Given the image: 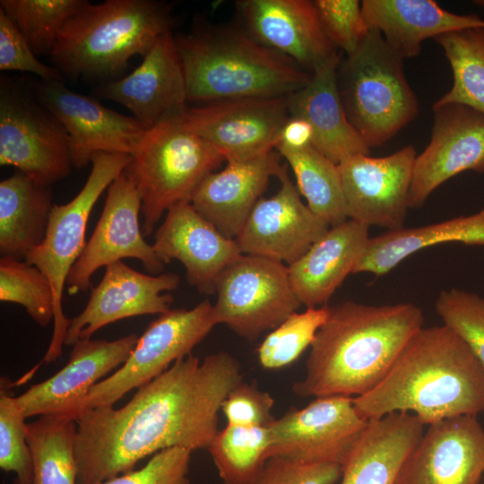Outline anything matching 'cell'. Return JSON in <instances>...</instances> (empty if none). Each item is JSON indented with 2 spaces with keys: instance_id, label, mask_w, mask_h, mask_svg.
I'll return each instance as SVG.
<instances>
[{
  "instance_id": "603a6c76",
  "label": "cell",
  "mask_w": 484,
  "mask_h": 484,
  "mask_svg": "<svg viewBox=\"0 0 484 484\" xmlns=\"http://www.w3.org/2000/svg\"><path fill=\"white\" fill-rule=\"evenodd\" d=\"M138 338L131 333L115 341L78 340L61 370L17 397L25 417L65 414L75 418L88 392L125 362Z\"/></svg>"
},
{
  "instance_id": "e575fe53",
  "label": "cell",
  "mask_w": 484,
  "mask_h": 484,
  "mask_svg": "<svg viewBox=\"0 0 484 484\" xmlns=\"http://www.w3.org/2000/svg\"><path fill=\"white\" fill-rule=\"evenodd\" d=\"M268 427L227 424L208 447L223 484H249L268 459Z\"/></svg>"
},
{
  "instance_id": "f6af8a7d",
  "label": "cell",
  "mask_w": 484,
  "mask_h": 484,
  "mask_svg": "<svg viewBox=\"0 0 484 484\" xmlns=\"http://www.w3.org/2000/svg\"><path fill=\"white\" fill-rule=\"evenodd\" d=\"M274 400L255 383H238L221 405L227 424L242 427H269L276 418L272 415Z\"/></svg>"
},
{
  "instance_id": "44dd1931",
  "label": "cell",
  "mask_w": 484,
  "mask_h": 484,
  "mask_svg": "<svg viewBox=\"0 0 484 484\" xmlns=\"http://www.w3.org/2000/svg\"><path fill=\"white\" fill-rule=\"evenodd\" d=\"M484 472V428L474 415L428 425L395 484H479Z\"/></svg>"
},
{
  "instance_id": "1f68e13d",
  "label": "cell",
  "mask_w": 484,
  "mask_h": 484,
  "mask_svg": "<svg viewBox=\"0 0 484 484\" xmlns=\"http://www.w3.org/2000/svg\"><path fill=\"white\" fill-rule=\"evenodd\" d=\"M290 166L307 205L329 227L346 221L347 206L337 164L313 146L277 150Z\"/></svg>"
},
{
  "instance_id": "d6986e66",
  "label": "cell",
  "mask_w": 484,
  "mask_h": 484,
  "mask_svg": "<svg viewBox=\"0 0 484 484\" xmlns=\"http://www.w3.org/2000/svg\"><path fill=\"white\" fill-rule=\"evenodd\" d=\"M96 92L126 108L146 129L180 117L188 108L187 85L175 35L161 36L131 73Z\"/></svg>"
},
{
  "instance_id": "4dcf8cb0",
  "label": "cell",
  "mask_w": 484,
  "mask_h": 484,
  "mask_svg": "<svg viewBox=\"0 0 484 484\" xmlns=\"http://www.w3.org/2000/svg\"><path fill=\"white\" fill-rule=\"evenodd\" d=\"M52 203L49 186L17 171L0 182V254L24 259L44 240Z\"/></svg>"
},
{
  "instance_id": "9a60e30c",
  "label": "cell",
  "mask_w": 484,
  "mask_h": 484,
  "mask_svg": "<svg viewBox=\"0 0 484 484\" xmlns=\"http://www.w3.org/2000/svg\"><path fill=\"white\" fill-rule=\"evenodd\" d=\"M140 212L138 191L123 171L108 186L98 223L67 276L70 295L86 291L97 270L124 258L140 260L151 273L162 271L164 264L141 231Z\"/></svg>"
},
{
  "instance_id": "484cf974",
  "label": "cell",
  "mask_w": 484,
  "mask_h": 484,
  "mask_svg": "<svg viewBox=\"0 0 484 484\" xmlns=\"http://www.w3.org/2000/svg\"><path fill=\"white\" fill-rule=\"evenodd\" d=\"M341 57L340 52L334 54L312 73L307 85L288 96L290 116L310 124L312 146L337 165L349 157L370 152L349 122L341 99L337 69Z\"/></svg>"
},
{
  "instance_id": "d590c367",
  "label": "cell",
  "mask_w": 484,
  "mask_h": 484,
  "mask_svg": "<svg viewBox=\"0 0 484 484\" xmlns=\"http://www.w3.org/2000/svg\"><path fill=\"white\" fill-rule=\"evenodd\" d=\"M88 3L87 0H1L0 8L39 56H50L64 24Z\"/></svg>"
},
{
  "instance_id": "3957f363",
  "label": "cell",
  "mask_w": 484,
  "mask_h": 484,
  "mask_svg": "<svg viewBox=\"0 0 484 484\" xmlns=\"http://www.w3.org/2000/svg\"><path fill=\"white\" fill-rule=\"evenodd\" d=\"M369 420L412 412L422 423L484 411V367L445 325L421 327L407 342L385 378L353 398Z\"/></svg>"
},
{
  "instance_id": "ab89813d",
  "label": "cell",
  "mask_w": 484,
  "mask_h": 484,
  "mask_svg": "<svg viewBox=\"0 0 484 484\" xmlns=\"http://www.w3.org/2000/svg\"><path fill=\"white\" fill-rule=\"evenodd\" d=\"M435 308L443 324L469 346L484 367V298L451 288L438 294Z\"/></svg>"
},
{
  "instance_id": "8fae6325",
  "label": "cell",
  "mask_w": 484,
  "mask_h": 484,
  "mask_svg": "<svg viewBox=\"0 0 484 484\" xmlns=\"http://www.w3.org/2000/svg\"><path fill=\"white\" fill-rule=\"evenodd\" d=\"M212 306L205 299L191 309H170L160 315L138 338L125 362L91 387L76 415L88 409L113 406L125 393L151 382L174 362L191 354L217 324Z\"/></svg>"
},
{
  "instance_id": "cb8c5ba5",
  "label": "cell",
  "mask_w": 484,
  "mask_h": 484,
  "mask_svg": "<svg viewBox=\"0 0 484 484\" xmlns=\"http://www.w3.org/2000/svg\"><path fill=\"white\" fill-rule=\"evenodd\" d=\"M153 250L163 264L179 261L188 282L200 292H215L221 272L242 253L189 202L174 205L157 229Z\"/></svg>"
},
{
  "instance_id": "52a82bcc",
  "label": "cell",
  "mask_w": 484,
  "mask_h": 484,
  "mask_svg": "<svg viewBox=\"0 0 484 484\" xmlns=\"http://www.w3.org/2000/svg\"><path fill=\"white\" fill-rule=\"evenodd\" d=\"M131 156L124 173L138 191L146 236L168 210L190 203L201 182L225 160L179 117L147 129Z\"/></svg>"
},
{
  "instance_id": "bcb514c9",
  "label": "cell",
  "mask_w": 484,
  "mask_h": 484,
  "mask_svg": "<svg viewBox=\"0 0 484 484\" xmlns=\"http://www.w3.org/2000/svg\"><path fill=\"white\" fill-rule=\"evenodd\" d=\"M313 138V128L306 119L290 116L280 132L275 149L301 150L312 146Z\"/></svg>"
},
{
  "instance_id": "f35d334b",
  "label": "cell",
  "mask_w": 484,
  "mask_h": 484,
  "mask_svg": "<svg viewBox=\"0 0 484 484\" xmlns=\"http://www.w3.org/2000/svg\"><path fill=\"white\" fill-rule=\"evenodd\" d=\"M25 415L5 377L0 380V468L15 474L14 484H33L34 467Z\"/></svg>"
},
{
  "instance_id": "ffe728a7",
  "label": "cell",
  "mask_w": 484,
  "mask_h": 484,
  "mask_svg": "<svg viewBox=\"0 0 484 484\" xmlns=\"http://www.w3.org/2000/svg\"><path fill=\"white\" fill-rule=\"evenodd\" d=\"M179 281L176 273L145 274L123 261L107 265L83 310L70 319L65 345L73 346L78 340L91 338L100 328L118 320L168 312L173 296L164 292L177 289Z\"/></svg>"
},
{
  "instance_id": "277c9868",
  "label": "cell",
  "mask_w": 484,
  "mask_h": 484,
  "mask_svg": "<svg viewBox=\"0 0 484 484\" xmlns=\"http://www.w3.org/2000/svg\"><path fill=\"white\" fill-rule=\"evenodd\" d=\"M187 101L194 106L253 98L287 97L312 73L265 47L241 25L196 24L175 36Z\"/></svg>"
},
{
  "instance_id": "2e32d148",
  "label": "cell",
  "mask_w": 484,
  "mask_h": 484,
  "mask_svg": "<svg viewBox=\"0 0 484 484\" xmlns=\"http://www.w3.org/2000/svg\"><path fill=\"white\" fill-rule=\"evenodd\" d=\"M38 99L63 124L70 137L73 166L86 167L99 152L132 154L144 126L89 96L68 89L62 81L30 83Z\"/></svg>"
},
{
  "instance_id": "7402d4cb",
  "label": "cell",
  "mask_w": 484,
  "mask_h": 484,
  "mask_svg": "<svg viewBox=\"0 0 484 484\" xmlns=\"http://www.w3.org/2000/svg\"><path fill=\"white\" fill-rule=\"evenodd\" d=\"M241 26L256 40L312 73L339 50L325 36L313 1L236 2Z\"/></svg>"
},
{
  "instance_id": "836d02e7",
  "label": "cell",
  "mask_w": 484,
  "mask_h": 484,
  "mask_svg": "<svg viewBox=\"0 0 484 484\" xmlns=\"http://www.w3.org/2000/svg\"><path fill=\"white\" fill-rule=\"evenodd\" d=\"M447 58L453 85L433 105L456 103L484 115V28H470L435 39Z\"/></svg>"
},
{
  "instance_id": "8992f818",
  "label": "cell",
  "mask_w": 484,
  "mask_h": 484,
  "mask_svg": "<svg viewBox=\"0 0 484 484\" xmlns=\"http://www.w3.org/2000/svg\"><path fill=\"white\" fill-rule=\"evenodd\" d=\"M403 60L379 31L369 30L340 61L337 81L347 118L369 149L385 144L418 116Z\"/></svg>"
},
{
  "instance_id": "5bb4252c",
  "label": "cell",
  "mask_w": 484,
  "mask_h": 484,
  "mask_svg": "<svg viewBox=\"0 0 484 484\" xmlns=\"http://www.w3.org/2000/svg\"><path fill=\"white\" fill-rule=\"evenodd\" d=\"M416 157L407 145L384 157L358 154L340 162L348 218L387 230L403 228Z\"/></svg>"
},
{
  "instance_id": "ac0fdd59",
  "label": "cell",
  "mask_w": 484,
  "mask_h": 484,
  "mask_svg": "<svg viewBox=\"0 0 484 484\" xmlns=\"http://www.w3.org/2000/svg\"><path fill=\"white\" fill-rule=\"evenodd\" d=\"M281 187L253 208L235 241L242 254L288 266L298 260L330 228L305 204L290 178L287 164L277 175Z\"/></svg>"
},
{
  "instance_id": "7c38bea8",
  "label": "cell",
  "mask_w": 484,
  "mask_h": 484,
  "mask_svg": "<svg viewBox=\"0 0 484 484\" xmlns=\"http://www.w3.org/2000/svg\"><path fill=\"white\" fill-rule=\"evenodd\" d=\"M354 397H317L302 409H290L268 427V458L342 467L368 420L357 412Z\"/></svg>"
},
{
  "instance_id": "74e56055",
  "label": "cell",
  "mask_w": 484,
  "mask_h": 484,
  "mask_svg": "<svg viewBox=\"0 0 484 484\" xmlns=\"http://www.w3.org/2000/svg\"><path fill=\"white\" fill-rule=\"evenodd\" d=\"M330 306L307 307L295 312L271 331L257 349L261 366L278 369L292 364L311 346L315 333L325 322Z\"/></svg>"
},
{
  "instance_id": "6da1fadb",
  "label": "cell",
  "mask_w": 484,
  "mask_h": 484,
  "mask_svg": "<svg viewBox=\"0 0 484 484\" xmlns=\"http://www.w3.org/2000/svg\"><path fill=\"white\" fill-rule=\"evenodd\" d=\"M241 381V365L219 351L189 354L143 385L124 406L84 410L75 417L76 484H98L134 470L161 450L208 449L221 405Z\"/></svg>"
},
{
  "instance_id": "e0dca14e",
  "label": "cell",
  "mask_w": 484,
  "mask_h": 484,
  "mask_svg": "<svg viewBox=\"0 0 484 484\" xmlns=\"http://www.w3.org/2000/svg\"><path fill=\"white\" fill-rule=\"evenodd\" d=\"M431 138L417 154L409 207H422L430 194L463 171L484 173V115L464 105L432 107Z\"/></svg>"
},
{
  "instance_id": "4316f807",
  "label": "cell",
  "mask_w": 484,
  "mask_h": 484,
  "mask_svg": "<svg viewBox=\"0 0 484 484\" xmlns=\"http://www.w3.org/2000/svg\"><path fill=\"white\" fill-rule=\"evenodd\" d=\"M369 227L348 219L327 231L289 265L292 288L301 305L317 307L327 302L362 258Z\"/></svg>"
},
{
  "instance_id": "4fadbf2b",
  "label": "cell",
  "mask_w": 484,
  "mask_h": 484,
  "mask_svg": "<svg viewBox=\"0 0 484 484\" xmlns=\"http://www.w3.org/2000/svg\"><path fill=\"white\" fill-rule=\"evenodd\" d=\"M289 117L287 96L193 106L179 119L219 151L225 161L232 162L272 151Z\"/></svg>"
},
{
  "instance_id": "7dc6e473",
  "label": "cell",
  "mask_w": 484,
  "mask_h": 484,
  "mask_svg": "<svg viewBox=\"0 0 484 484\" xmlns=\"http://www.w3.org/2000/svg\"><path fill=\"white\" fill-rule=\"evenodd\" d=\"M472 3L478 6L484 8V0H474Z\"/></svg>"
},
{
  "instance_id": "b9f144b4",
  "label": "cell",
  "mask_w": 484,
  "mask_h": 484,
  "mask_svg": "<svg viewBox=\"0 0 484 484\" xmlns=\"http://www.w3.org/2000/svg\"><path fill=\"white\" fill-rule=\"evenodd\" d=\"M192 451L171 447L152 455L138 470H132L98 484H190Z\"/></svg>"
},
{
  "instance_id": "60d3db41",
  "label": "cell",
  "mask_w": 484,
  "mask_h": 484,
  "mask_svg": "<svg viewBox=\"0 0 484 484\" xmlns=\"http://www.w3.org/2000/svg\"><path fill=\"white\" fill-rule=\"evenodd\" d=\"M321 27L337 48L344 55L354 52L369 32L358 0L313 1Z\"/></svg>"
},
{
  "instance_id": "8d00e7d4",
  "label": "cell",
  "mask_w": 484,
  "mask_h": 484,
  "mask_svg": "<svg viewBox=\"0 0 484 484\" xmlns=\"http://www.w3.org/2000/svg\"><path fill=\"white\" fill-rule=\"evenodd\" d=\"M0 300L22 306L39 325L55 316L54 294L45 274L35 265L11 256L0 258Z\"/></svg>"
},
{
  "instance_id": "83f0119b",
  "label": "cell",
  "mask_w": 484,
  "mask_h": 484,
  "mask_svg": "<svg viewBox=\"0 0 484 484\" xmlns=\"http://www.w3.org/2000/svg\"><path fill=\"white\" fill-rule=\"evenodd\" d=\"M361 9L367 28L379 31L403 59L417 56L429 38L484 28L478 15L457 14L432 0H364Z\"/></svg>"
},
{
  "instance_id": "ba28073f",
  "label": "cell",
  "mask_w": 484,
  "mask_h": 484,
  "mask_svg": "<svg viewBox=\"0 0 484 484\" xmlns=\"http://www.w3.org/2000/svg\"><path fill=\"white\" fill-rule=\"evenodd\" d=\"M131 159L125 153H96L82 188L68 203L53 204L43 242L24 258L45 274L53 290L54 329L43 359L46 363L62 356L70 324L63 311V292L67 276L86 245L85 232L91 212L104 190L125 170Z\"/></svg>"
},
{
  "instance_id": "7a4b0ae2",
  "label": "cell",
  "mask_w": 484,
  "mask_h": 484,
  "mask_svg": "<svg viewBox=\"0 0 484 484\" xmlns=\"http://www.w3.org/2000/svg\"><path fill=\"white\" fill-rule=\"evenodd\" d=\"M423 323V311L412 303L347 300L330 307L310 346L305 376L293 384V392L314 398L368 393L388 374Z\"/></svg>"
},
{
  "instance_id": "f1b7e54d",
  "label": "cell",
  "mask_w": 484,
  "mask_h": 484,
  "mask_svg": "<svg viewBox=\"0 0 484 484\" xmlns=\"http://www.w3.org/2000/svg\"><path fill=\"white\" fill-rule=\"evenodd\" d=\"M425 426L410 412L369 419L342 465L341 484H395Z\"/></svg>"
},
{
  "instance_id": "f546056e",
  "label": "cell",
  "mask_w": 484,
  "mask_h": 484,
  "mask_svg": "<svg viewBox=\"0 0 484 484\" xmlns=\"http://www.w3.org/2000/svg\"><path fill=\"white\" fill-rule=\"evenodd\" d=\"M452 242L484 246V208L468 216L419 227H403L370 238L353 273L382 276L421 249Z\"/></svg>"
},
{
  "instance_id": "d6a6232c",
  "label": "cell",
  "mask_w": 484,
  "mask_h": 484,
  "mask_svg": "<svg viewBox=\"0 0 484 484\" xmlns=\"http://www.w3.org/2000/svg\"><path fill=\"white\" fill-rule=\"evenodd\" d=\"M75 429L74 418L65 414L43 415L27 423L33 484H76Z\"/></svg>"
},
{
  "instance_id": "7bdbcfd3",
  "label": "cell",
  "mask_w": 484,
  "mask_h": 484,
  "mask_svg": "<svg viewBox=\"0 0 484 484\" xmlns=\"http://www.w3.org/2000/svg\"><path fill=\"white\" fill-rule=\"evenodd\" d=\"M0 70L30 73L40 80L63 82L60 71L38 59L20 30L1 8Z\"/></svg>"
},
{
  "instance_id": "30bf717a",
  "label": "cell",
  "mask_w": 484,
  "mask_h": 484,
  "mask_svg": "<svg viewBox=\"0 0 484 484\" xmlns=\"http://www.w3.org/2000/svg\"><path fill=\"white\" fill-rule=\"evenodd\" d=\"M212 306L217 324L238 336L256 340L302 306L290 282L288 265L242 254L220 274Z\"/></svg>"
},
{
  "instance_id": "9c48e42d",
  "label": "cell",
  "mask_w": 484,
  "mask_h": 484,
  "mask_svg": "<svg viewBox=\"0 0 484 484\" xmlns=\"http://www.w3.org/2000/svg\"><path fill=\"white\" fill-rule=\"evenodd\" d=\"M0 165L14 167L45 186L66 177L73 167L63 124L38 99L30 84L4 75Z\"/></svg>"
},
{
  "instance_id": "ee69618b",
  "label": "cell",
  "mask_w": 484,
  "mask_h": 484,
  "mask_svg": "<svg viewBox=\"0 0 484 484\" xmlns=\"http://www.w3.org/2000/svg\"><path fill=\"white\" fill-rule=\"evenodd\" d=\"M342 467L335 463H306L272 456L249 484H335Z\"/></svg>"
},
{
  "instance_id": "d4e9b609",
  "label": "cell",
  "mask_w": 484,
  "mask_h": 484,
  "mask_svg": "<svg viewBox=\"0 0 484 484\" xmlns=\"http://www.w3.org/2000/svg\"><path fill=\"white\" fill-rule=\"evenodd\" d=\"M281 165L273 151L227 162L223 169L211 173L201 182L190 203L221 234L235 239Z\"/></svg>"
},
{
  "instance_id": "5b68a950",
  "label": "cell",
  "mask_w": 484,
  "mask_h": 484,
  "mask_svg": "<svg viewBox=\"0 0 484 484\" xmlns=\"http://www.w3.org/2000/svg\"><path fill=\"white\" fill-rule=\"evenodd\" d=\"M175 26L171 6L163 1L89 2L64 24L49 56L62 74L108 82Z\"/></svg>"
}]
</instances>
